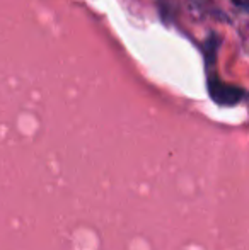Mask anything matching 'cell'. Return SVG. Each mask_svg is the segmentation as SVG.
I'll return each mask as SVG.
<instances>
[{
  "instance_id": "obj_1",
  "label": "cell",
  "mask_w": 249,
  "mask_h": 250,
  "mask_svg": "<svg viewBox=\"0 0 249 250\" xmlns=\"http://www.w3.org/2000/svg\"><path fill=\"white\" fill-rule=\"evenodd\" d=\"M208 94L220 105H236L244 99V89L226 83L215 75H208Z\"/></svg>"
},
{
  "instance_id": "obj_2",
  "label": "cell",
  "mask_w": 249,
  "mask_h": 250,
  "mask_svg": "<svg viewBox=\"0 0 249 250\" xmlns=\"http://www.w3.org/2000/svg\"><path fill=\"white\" fill-rule=\"evenodd\" d=\"M232 2L236 3L237 7L244 9V10H248V7H249V2H248V0H232Z\"/></svg>"
}]
</instances>
